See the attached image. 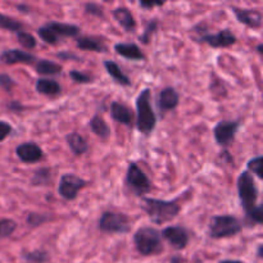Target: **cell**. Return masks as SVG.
I'll return each mask as SVG.
<instances>
[{"label": "cell", "instance_id": "30bf717a", "mask_svg": "<svg viewBox=\"0 0 263 263\" xmlns=\"http://www.w3.org/2000/svg\"><path fill=\"white\" fill-rule=\"evenodd\" d=\"M241 123L239 121H218L213 127V136L216 143L222 148H228L234 143L236 134L240 130Z\"/></svg>", "mask_w": 263, "mask_h": 263}, {"label": "cell", "instance_id": "6da1fadb", "mask_svg": "<svg viewBox=\"0 0 263 263\" xmlns=\"http://www.w3.org/2000/svg\"><path fill=\"white\" fill-rule=\"evenodd\" d=\"M141 210L148 215L151 221L156 225H163L177 217L181 211L179 203L175 200L156 199L144 197L141 199Z\"/></svg>", "mask_w": 263, "mask_h": 263}, {"label": "cell", "instance_id": "f35d334b", "mask_svg": "<svg viewBox=\"0 0 263 263\" xmlns=\"http://www.w3.org/2000/svg\"><path fill=\"white\" fill-rule=\"evenodd\" d=\"M164 3L162 2H140L139 3V7L143 8V9H152L154 7H163Z\"/></svg>", "mask_w": 263, "mask_h": 263}, {"label": "cell", "instance_id": "ffe728a7", "mask_svg": "<svg viewBox=\"0 0 263 263\" xmlns=\"http://www.w3.org/2000/svg\"><path fill=\"white\" fill-rule=\"evenodd\" d=\"M103 66H104L105 71L109 74L110 79L116 82V84L121 85V86H131V80L127 74L123 73V71L121 69V67L116 63L115 61H107L103 62Z\"/></svg>", "mask_w": 263, "mask_h": 263}, {"label": "cell", "instance_id": "60d3db41", "mask_svg": "<svg viewBox=\"0 0 263 263\" xmlns=\"http://www.w3.org/2000/svg\"><path fill=\"white\" fill-rule=\"evenodd\" d=\"M8 108H9L10 110H13V112H20V110H23V105L21 104L20 102H12L9 105H8Z\"/></svg>", "mask_w": 263, "mask_h": 263}, {"label": "cell", "instance_id": "74e56055", "mask_svg": "<svg viewBox=\"0 0 263 263\" xmlns=\"http://www.w3.org/2000/svg\"><path fill=\"white\" fill-rule=\"evenodd\" d=\"M12 131L13 127L9 122H7V121H0V143L4 141L12 134Z\"/></svg>", "mask_w": 263, "mask_h": 263}, {"label": "cell", "instance_id": "3957f363", "mask_svg": "<svg viewBox=\"0 0 263 263\" xmlns=\"http://www.w3.org/2000/svg\"><path fill=\"white\" fill-rule=\"evenodd\" d=\"M134 244L141 256H157L163 252L161 233L151 226H144L134 234Z\"/></svg>", "mask_w": 263, "mask_h": 263}, {"label": "cell", "instance_id": "836d02e7", "mask_svg": "<svg viewBox=\"0 0 263 263\" xmlns=\"http://www.w3.org/2000/svg\"><path fill=\"white\" fill-rule=\"evenodd\" d=\"M69 77H71L72 81H74L76 84L86 85V84H91L92 82V77L90 76L89 73L82 71H76V69H72V71L69 72Z\"/></svg>", "mask_w": 263, "mask_h": 263}, {"label": "cell", "instance_id": "d4e9b609", "mask_svg": "<svg viewBox=\"0 0 263 263\" xmlns=\"http://www.w3.org/2000/svg\"><path fill=\"white\" fill-rule=\"evenodd\" d=\"M89 126L91 128L92 133L97 136H99L100 139H108L110 135V127L108 126V123L105 122L104 118L102 117V115H95L91 120L89 121Z\"/></svg>", "mask_w": 263, "mask_h": 263}, {"label": "cell", "instance_id": "ac0fdd59", "mask_svg": "<svg viewBox=\"0 0 263 263\" xmlns=\"http://www.w3.org/2000/svg\"><path fill=\"white\" fill-rule=\"evenodd\" d=\"M115 51L120 57L130 61H144L145 55L140 50L136 44L134 43H117L115 45Z\"/></svg>", "mask_w": 263, "mask_h": 263}, {"label": "cell", "instance_id": "4316f807", "mask_svg": "<svg viewBox=\"0 0 263 263\" xmlns=\"http://www.w3.org/2000/svg\"><path fill=\"white\" fill-rule=\"evenodd\" d=\"M51 180V172L50 170L44 167V168H39L37 171L33 174L32 179H31V184L33 186H45L50 182Z\"/></svg>", "mask_w": 263, "mask_h": 263}, {"label": "cell", "instance_id": "d6a6232c", "mask_svg": "<svg viewBox=\"0 0 263 263\" xmlns=\"http://www.w3.org/2000/svg\"><path fill=\"white\" fill-rule=\"evenodd\" d=\"M17 229V223L15 221L10 220V218H2L0 220V238H8L12 235Z\"/></svg>", "mask_w": 263, "mask_h": 263}, {"label": "cell", "instance_id": "8fae6325", "mask_svg": "<svg viewBox=\"0 0 263 263\" xmlns=\"http://www.w3.org/2000/svg\"><path fill=\"white\" fill-rule=\"evenodd\" d=\"M161 236L166 241H168L170 246L174 247L177 251H181V249L186 248V246L189 244L190 236L189 231L181 225H175V226H167L162 230Z\"/></svg>", "mask_w": 263, "mask_h": 263}, {"label": "cell", "instance_id": "e575fe53", "mask_svg": "<svg viewBox=\"0 0 263 263\" xmlns=\"http://www.w3.org/2000/svg\"><path fill=\"white\" fill-rule=\"evenodd\" d=\"M49 218L46 215H39V213H30L26 218V222L31 226V228H37V226L43 225L44 222H46Z\"/></svg>", "mask_w": 263, "mask_h": 263}, {"label": "cell", "instance_id": "603a6c76", "mask_svg": "<svg viewBox=\"0 0 263 263\" xmlns=\"http://www.w3.org/2000/svg\"><path fill=\"white\" fill-rule=\"evenodd\" d=\"M35 89L39 94L48 95V97L59 95L62 91V86L59 85V82L51 79H39L35 84Z\"/></svg>", "mask_w": 263, "mask_h": 263}, {"label": "cell", "instance_id": "2e32d148", "mask_svg": "<svg viewBox=\"0 0 263 263\" xmlns=\"http://www.w3.org/2000/svg\"><path fill=\"white\" fill-rule=\"evenodd\" d=\"M0 62L4 64H32L36 62V57L20 49H8L0 54Z\"/></svg>", "mask_w": 263, "mask_h": 263}, {"label": "cell", "instance_id": "f6af8a7d", "mask_svg": "<svg viewBox=\"0 0 263 263\" xmlns=\"http://www.w3.org/2000/svg\"><path fill=\"white\" fill-rule=\"evenodd\" d=\"M218 263H244V262L238 261V259H223V261H221Z\"/></svg>", "mask_w": 263, "mask_h": 263}, {"label": "cell", "instance_id": "8992f818", "mask_svg": "<svg viewBox=\"0 0 263 263\" xmlns=\"http://www.w3.org/2000/svg\"><path fill=\"white\" fill-rule=\"evenodd\" d=\"M236 187H238V195L241 208L246 212H248V211H251L252 208L258 204L257 202H258L259 198V190L253 176L249 172L244 171L239 175Z\"/></svg>", "mask_w": 263, "mask_h": 263}, {"label": "cell", "instance_id": "44dd1931", "mask_svg": "<svg viewBox=\"0 0 263 263\" xmlns=\"http://www.w3.org/2000/svg\"><path fill=\"white\" fill-rule=\"evenodd\" d=\"M66 141L74 156H82L89 151V143L79 133H71L66 136Z\"/></svg>", "mask_w": 263, "mask_h": 263}, {"label": "cell", "instance_id": "d6986e66", "mask_svg": "<svg viewBox=\"0 0 263 263\" xmlns=\"http://www.w3.org/2000/svg\"><path fill=\"white\" fill-rule=\"evenodd\" d=\"M113 17L126 32H134L136 30V21L128 8L117 7L113 10Z\"/></svg>", "mask_w": 263, "mask_h": 263}, {"label": "cell", "instance_id": "5b68a950", "mask_svg": "<svg viewBox=\"0 0 263 263\" xmlns=\"http://www.w3.org/2000/svg\"><path fill=\"white\" fill-rule=\"evenodd\" d=\"M80 31L81 30L76 25L51 21V22H48L39 27L37 35L40 36L44 43L49 44V45H57V44L61 43L62 39L76 37Z\"/></svg>", "mask_w": 263, "mask_h": 263}, {"label": "cell", "instance_id": "7402d4cb", "mask_svg": "<svg viewBox=\"0 0 263 263\" xmlns=\"http://www.w3.org/2000/svg\"><path fill=\"white\" fill-rule=\"evenodd\" d=\"M77 48L81 50H92L97 53H107L108 48L100 39L92 37V36H82L77 39Z\"/></svg>", "mask_w": 263, "mask_h": 263}, {"label": "cell", "instance_id": "4dcf8cb0", "mask_svg": "<svg viewBox=\"0 0 263 263\" xmlns=\"http://www.w3.org/2000/svg\"><path fill=\"white\" fill-rule=\"evenodd\" d=\"M262 159L263 157L259 154V156L253 157L252 159H249L248 163H247V168H248L249 172L254 175V176L258 177L259 180L263 179V175H262ZM247 171V172H248Z\"/></svg>", "mask_w": 263, "mask_h": 263}, {"label": "cell", "instance_id": "83f0119b", "mask_svg": "<svg viewBox=\"0 0 263 263\" xmlns=\"http://www.w3.org/2000/svg\"><path fill=\"white\" fill-rule=\"evenodd\" d=\"M23 261L26 263H46L49 259V254L45 251H32V252H26L22 254Z\"/></svg>", "mask_w": 263, "mask_h": 263}, {"label": "cell", "instance_id": "484cf974", "mask_svg": "<svg viewBox=\"0 0 263 263\" xmlns=\"http://www.w3.org/2000/svg\"><path fill=\"white\" fill-rule=\"evenodd\" d=\"M0 28L17 33L20 31H23V25L21 22H18L17 20H14V18L0 13Z\"/></svg>", "mask_w": 263, "mask_h": 263}, {"label": "cell", "instance_id": "7bdbcfd3", "mask_svg": "<svg viewBox=\"0 0 263 263\" xmlns=\"http://www.w3.org/2000/svg\"><path fill=\"white\" fill-rule=\"evenodd\" d=\"M257 257H258V258H263V246L262 244H259V246L257 247Z\"/></svg>", "mask_w": 263, "mask_h": 263}, {"label": "cell", "instance_id": "9c48e42d", "mask_svg": "<svg viewBox=\"0 0 263 263\" xmlns=\"http://www.w3.org/2000/svg\"><path fill=\"white\" fill-rule=\"evenodd\" d=\"M86 186L87 181L82 177L74 174H64L61 176L57 192H58L59 197L63 198L64 200H74L79 193Z\"/></svg>", "mask_w": 263, "mask_h": 263}, {"label": "cell", "instance_id": "7c38bea8", "mask_svg": "<svg viewBox=\"0 0 263 263\" xmlns=\"http://www.w3.org/2000/svg\"><path fill=\"white\" fill-rule=\"evenodd\" d=\"M198 41L212 48H229L236 43V36L230 30H220L215 33H203L198 37Z\"/></svg>", "mask_w": 263, "mask_h": 263}, {"label": "cell", "instance_id": "f1b7e54d", "mask_svg": "<svg viewBox=\"0 0 263 263\" xmlns=\"http://www.w3.org/2000/svg\"><path fill=\"white\" fill-rule=\"evenodd\" d=\"M246 220L249 225H262L263 223V205L257 204L251 211L246 212Z\"/></svg>", "mask_w": 263, "mask_h": 263}, {"label": "cell", "instance_id": "8d00e7d4", "mask_svg": "<svg viewBox=\"0 0 263 263\" xmlns=\"http://www.w3.org/2000/svg\"><path fill=\"white\" fill-rule=\"evenodd\" d=\"M15 86V81L7 73H0V87L5 91H12L13 87Z\"/></svg>", "mask_w": 263, "mask_h": 263}, {"label": "cell", "instance_id": "277c9868", "mask_svg": "<svg viewBox=\"0 0 263 263\" xmlns=\"http://www.w3.org/2000/svg\"><path fill=\"white\" fill-rule=\"evenodd\" d=\"M243 230V223L233 215H216L211 218L208 235L212 239H226L238 235Z\"/></svg>", "mask_w": 263, "mask_h": 263}, {"label": "cell", "instance_id": "cb8c5ba5", "mask_svg": "<svg viewBox=\"0 0 263 263\" xmlns=\"http://www.w3.org/2000/svg\"><path fill=\"white\" fill-rule=\"evenodd\" d=\"M35 68L36 72L41 76H55V74H61L62 71H63V67L61 64L48 61V59L37 61V63L35 64Z\"/></svg>", "mask_w": 263, "mask_h": 263}, {"label": "cell", "instance_id": "e0dca14e", "mask_svg": "<svg viewBox=\"0 0 263 263\" xmlns=\"http://www.w3.org/2000/svg\"><path fill=\"white\" fill-rule=\"evenodd\" d=\"M110 117L113 121L118 123H122L125 126H133L134 122V113L131 112L127 105L122 104L120 102H113L110 104Z\"/></svg>", "mask_w": 263, "mask_h": 263}, {"label": "cell", "instance_id": "7a4b0ae2", "mask_svg": "<svg viewBox=\"0 0 263 263\" xmlns=\"http://www.w3.org/2000/svg\"><path fill=\"white\" fill-rule=\"evenodd\" d=\"M136 107V128L143 135H151L157 126V115L152 107V91L145 87L138 95Z\"/></svg>", "mask_w": 263, "mask_h": 263}, {"label": "cell", "instance_id": "9a60e30c", "mask_svg": "<svg viewBox=\"0 0 263 263\" xmlns=\"http://www.w3.org/2000/svg\"><path fill=\"white\" fill-rule=\"evenodd\" d=\"M231 10L235 14L236 20L241 25L249 28H261L262 27V13L257 9H246V8L231 7Z\"/></svg>", "mask_w": 263, "mask_h": 263}, {"label": "cell", "instance_id": "b9f144b4", "mask_svg": "<svg viewBox=\"0 0 263 263\" xmlns=\"http://www.w3.org/2000/svg\"><path fill=\"white\" fill-rule=\"evenodd\" d=\"M17 9L18 10H21V12H22V13H28V12H30V10H28V9H30V8H28L27 7V5H17Z\"/></svg>", "mask_w": 263, "mask_h": 263}, {"label": "cell", "instance_id": "bcb514c9", "mask_svg": "<svg viewBox=\"0 0 263 263\" xmlns=\"http://www.w3.org/2000/svg\"><path fill=\"white\" fill-rule=\"evenodd\" d=\"M262 49H263L262 44H259V45L257 46V50H258V54H259V55H262Z\"/></svg>", "mask_w": 263, "mask_h": 263}, {"label": "cell", "instance_id": "5bb4252c", "mask_svg": "<svg viewBox=\"0 0 263 263\" xmlns=\"http://www.w3.org/2000/svg\"><path fill=\"white\" fill-rule=\"evenodd\" d=\"M180 103V94L176 91V89L168 86L162 89L157 95V107L161 110L162 115L166 112L174 110Z\"/></svg>", "mask_w": 263, "mask_h": 263}, {"label": "cell", "instance_id": "ee69618b", "mask_svg": "<svg viewBox=\"0 0 263 263\" xmlns=\"http://www.w3.org/2000/svg\"><path fill=\"white\" fill-rule=\"evenodd\" d=\"M170 263H184V261H182V259H181V257L174 256L171 258V261H170Z\"/></svg>", "mask_w": 263, "mask_h": 263}, {"label": "cell", "instance_id": "ab89813d", "mask_svg": "<svg viewBox=\"0 0 263 263\" xmlns=\"http://www.w3.org/2000/svg\"><path fill=\"white\" fill-rule=\"evenodd\" d=\"M57 55L59 57V58L61 59H80L79 57L76 55V54H73V53H68V51H66V50H63V51H59L58 54H57Z\"/></svg>", "mask_w": 263, "mask_h": 263}, {"label": "cell", "instance_id": "f546056e", "mask_svg": "<svg viewBox=\"0 0 263 263\" xmlns=\"http://www.w3.org/2000/svg\"><path fill=\"white\" fill-rule=\"evenodd\" d=\"M157 30H158V21L157 20L149 21L148 25H146V27H145V30H144V32L139 36V40H140L144 45H148V44L151 43V40H152V37H153L154 33L157 32Z\"/></svg>", "mask_w": 263, "mask_h": 263}, {"label": "cell", "instance_id": "ba28073f", "mask_svg": "<svg viewBox=\"0 0 263 263\" xmlns=\"http://www.w3.org/2000/svg\"><path fill=\"white\" fill-rule=\"evenodd\" d=\"M126 185L138 197H143L152 189V182L149 177L144 174L143 170L135 162L128 163L127 172H126Z\"/></svg>", "mask_w": 263, "mask_h": 263}, {"label": "cell", "instance_id": "52a82bcc", "mask_svg": "<svg viewBox=\"0 0 263 263\" xmlns=\"http://www.w3.org/2000/svg\"><path fill=\"white\" fill-rule=\"evenodd\" d=\"M98 229L103 234H127L131 229V222L123 213L107 211L100 216Z\"/></svg>", "mask_w": 263, "mask_h": 263}, {"label": "cell", "instance_id": "4fadbf2b", "mask_svg": "<svg viewBox=\"0 0 263 263\" xmlns=\"http://www.w3.org/2000/svg\"><path fill=\"white\" fill-rule=\"evenodd\" d=\"M15 154L21 162L27 164L37 163L44 158V152L41 146L33 141H26V143L20 144L15 148Z\"/></svg>", "mask_w": 263, "mask_h": 263}, {"label": "cell", "instance_id": "1f68e13d", "mask_svg": "<svg viewBox=\"0 0 263 263\" xmlns=\"http://www.w3.org/2000/svg\"><path fill=\"white\" fill-rule=\"evenodd\" d=\"M17 40L18 43H20L23 48L27 49V50H30V49H35L36 44H37V41H36V39L33 37V35L26 32V31H20V32H17Z\"/></svg>", "mask_w": 263, "mask_h": 263}, {"label": "cell", "instance_id": "d590c367", "mask_svg": "<svg viewBox=\"0 0 263 263\" xmlns=\"http://www.w3.org/2000/svg\"><path fill=\"white\" fill-rule=\"evenodd\" d=\"M85 12L87 14L92 15V17H104V9H103L102 5L97 4V3H86L85 4Z\"/></svg>", "mask_w": 263, "mask_h": 263}]
</instances>
